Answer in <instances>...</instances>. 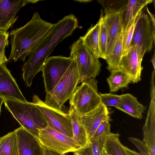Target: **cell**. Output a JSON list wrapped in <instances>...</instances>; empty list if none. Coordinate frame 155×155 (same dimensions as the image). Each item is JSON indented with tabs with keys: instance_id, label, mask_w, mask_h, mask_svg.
Listing matches in <instances>:
<instances>
[{
	"instance_id": "8",
	"label": "cell",
	"mask_w": 155,
	"mask_h": 155,
	"mask_svg": "<svg viewBox=\"0 0 155 155\" xmlns=\"http://www.w3.org/2000/svg\"><path fill=\"white\" fill-rule=\"evenodd\" d=\"M73 59L61 56L48 57L42 68L46 94L49 93L58 83L70 65Z\"/></svg>"
},
{
	"instance_id": "10",
	"label": "cell",
	"mask_w": 155,
	"mask_h": 155,
	"mask_svg": "<svg viewBox=\"0 0 155 155\" xmlns=\"http://www.w3.org/2000/svg\"><path fill=\"white\" fill-rule=\"evenodd\" d=\"M33 103L41 111L47 122L60 132L73 138L71 119L68 113L48 106L36 95L33 96Z\"/></svg>"
},
{
	"instance_id": "7",
	"label": "cell",
	"mask_w": 155,
	"mask_h": 155,
	"mask_svg": "<svg viewBox=\"0 0 155 155\" xmlns=\"http://www.w3.org/2000/svg\"><path fill=\"white\" fill-rule=\"evenodd\" d=\"M36 137L43 148L63 154L81 148L73 138L60 132L48 122L45 128L38 130Z\"/></svg>"
},
{
	"instance_id": "41",
	"label": "cell",
	"mask_w": 155,
	"mask_h": 155,
	"mask_svg": "<svg viewBox=\"0 0 155 155\" xmlns=\"http://www.w3.org/2000/svg\"><path fill=\"white\" fill-rule=\"evenodd\" d=\"M102 155H108L106 151L104 148V149L103 150Z\"/></svg>"
},
{
	"instance_id": "23",
	"label": "cell",
	"mask_w": 155,
	"mask_h": 155,
	"mask_svg": "<svg viewBox=\"0 0 155 155\" xmlns=\"http://www.w3.org/2000/svg\"><path fill=\"white\" fill-rule=\"evenodd\" d=\"M0 155H18L17 140L15 130L0 137Z\"/></svg>"
},
{
	"instance_id": "19",
	"label": "cell",
	"mask_w": 155,
	"mask_h": 155,
	"mask_svg": "<svg viewBox=\"0 0 155 155\" xmlns=\"http://www.w3.org/2000/svg\"><path fill=\"white\" fill-rule=\"evenodd\" d=\"M68 113L71 119L73 139L81 148L87 147L90 143L91 140L82 123L80 116L71 107Z\"/></svg>"
},
{
	"instance_id": "12",
	"label": "cell",
	"mask_w": 155,
	"mask_h": 155,
	"mask_svg": "<svg viewBox=\"0 0 155 155\" xmlns=\"http://www.w3.org/2000/svg\"><path fill=\"white\" fill-rule=\"evenodd\" d=\"M38 0H0V31L7 32L18 18V12L28 3H36Z\"/></svg>"
},
{
	"instance_id": "35",
	"label": "cell",
	"mask_w": 155,
	"mask_h": 155,
	"mask_svg": "<svg viewBox=\"0 0 155 155\" xmlns=\"http://www.w3.org/2000/svg\"><path fill=\"white\" fill-rule=\"evenodd\" d=\"M42 155H65L62 153L51 150L43 148Z\"/></svg>"
},
{
	"instance_id": "4",
	"label": "cell",
	"mask_w": 155,
	"mask_h": 155,
	"mask_svg": "<svg viewBox=\"0 0 155 155\" xmlns=\"http://www.w3.org/2000/svg\"><path fill=\"white\" fill-rule=\"evenodd\" d=\"M78 84V75L75 61L72 62L53 89L46 94L45 103L54 108L61 110L63 104L69 99Z\"/></svg>"
},
{
	"instance_id": "37",
	"label": "cell",
	"mask_w": 155,
	"mask_h": 155,
	"mask_svg": "<svg viewBox=\"0 0 155 155\" xmlns=\"http://www.w3.org/2000/svg\"><path fill=\"white\" fill-rule=\"evenodd\" d=\"M146 10L147 12L148 13L150 17V20L152 22V25L153 26V28L154 30H155V18H154V15L153 14L151 13L149 10L148 8L147 7Z\"/></svg>"
},
{
	"instance_id": "16",
	"label": "cell",
	"mask_w": 155,
	"mask_h": 155,
	"mask_svg": "<svg viewBox=\"0 0 155 155\" xmlns=\"http://www.w3.org/2000/svg\"><path fill=\"white\" fill-rule=\"evenodd\" d=\"M109 114L107 106L101 103L94 109L80 116L82 123L90 139L103 121L110 119Z\"/></svg>"
},
{
	"instance_id": "20",
	"label": "cell",
	"mask_w": 155,
	"mask_h": 155,
	"mask_svg": "<svg viewBox=\"0 0 155 155\" xmlns=\"http://www.w3.org/2000/svg\"><path fill=\"white\" fill-rule=\"evenodd\" d=\"M101 19L94 26L91 27L83 36L80 38L83 45L94 55L99 58L101 53L99 46V32Z\"/></svg>"
},
{
	"instance_id": "25",
	"label": "cell",
	"mask_w": 155,
	"mask_h": 155,
	"mask_svg": "<svg viewBox=\"0 0 155 155\" xmlns=\"http://www.w3.org/2000/svg\"><path fill=\"white\" fill-rule=\"evenodd\" d=\"M118 133L110 134L107 137L104 148L108 155H129L120 141Z\"/></svg>"
},
{
	"instance_id": "9",
	"label": "cell",
	"mask_w": 155,
	"mask_h": 155,
	"mask_svg": "<svg viewBox=\"0 0 155 155\" xmlns=\"http://www.w3.org/2000/svg\"><path fill=\"white\" fill-rule=\"evenodd\" d=\"M155 31L150 19L143 12L136 23L130 45L136 48L142 58L145 53L153 48Z\"/></svg>"
},
{
	"instance_id": "34",
	"label": "cell",
	"mask_w": 155,
	"mask_h": 155,
	"mask_svg": "<svg viewBox=\"0 0 155 155\" xmlns=\"http://www.w3.org/2000/svg\"><path fill=\"white\" fill-rule=\"evenodd\" d=\"M155 70L152 71L150 81V96L151 101H155V86L154 83Z\"/></svg>"
},
{
	"instance_id": "39",
	"label": "cell",
	"mask_w": 155,
	"mask_h": 155,
	"mask_svg": "<svg viewBox=\"0 0 155 155\" xmlns=\"http://www.w3.org/2000/svg\"><path fill=\"white\" fill-rule=\"evenodd\" d=\"M151 63H152V65L153 66L154 69L155 70V52H154V54L153 55L151 60H150Z\"/></svg>"
},
{
	"instance_id": "13",
	"label": "cell",
	"mask_w": 155,
	"mask_h": 155,
	"mask_svg": "<svg viewBox=\"0 0 155 155\" xmlns=\"http://www.w3.org/2000/svg\"><path fill=\"white\" fill-rule=\"evenodd\" d=\"M16 133L18 155H42L43 148L36 137L21 126Z\"/></svg>"
},
{
	"instance_id": "2",
	"label": "cell",
	"mask_w": 155,
	"mask_h": 155,
	"mask_svg": "<svg viewBox=\"0 0 155 155\" xmlns=\"http://www.w3.org/2000/svg\"><path fill=\"white\" fill-rule=\"evenodd\" d=\"M43 20L35 12L25 25L11 31V49L8 62L25 61L26 58L42 41L53 25Z\"/></svg>"
},
{
	"instance_id": "17",
	"label": "cell",
	"mask_w": 155,
	"mask_h": 155,
	"mask_svg": "<svg viewBox=\"0 0 155 155\" xmlns=\"http://www.w3.org/2000/svg\"><path fill=\"white\" fill-rule=\"evenodd\" d=\"M143 142L152 155H155V101H150L143 128Z\"/></svg>"
},
{
	"instance_id": "38",
	"label": "cell",
	"mask_w": 155,
	"mask_h": 155,
	"mask_svg": "<svg viewBox=\"0 0 155 155\" xmlns=\"http://www.w3.org/2000/svg\"><path fill=\"white\" fill-rule=\"evenodd\" d=\"M124 148L129 155H142L140 153L130 150L126 146H124Z\"/></svg>"
},
{
	"instance_id": "1",
	"label": "cell",
	"mask_w": 155,
	"mask_h": 155,
	"mask_svg": "<svg viewBox=\"0 0 155 155\" xmlns=\"http://www.w3.org/2000/svg\"><path fill=\"white\" fill-rule=\"evenodd\" d=\"M78 25V20L73 14L64 16L53 24L22 67V78L27 87L31 86L34 77L41 71L45 61L56 46L71 35Z\"/></svg>"
},
{
	"instance_id": "26",
	"label": "cell",
	"mask_w": 155,
	"mask_h": 155,
	"mask_svg": "<svg viewBox=\"0 0 155 155\" xmlns=\"http://www.w3.org/2000/svg\"><path fill=\"white\" fill-rule=\"evenodd\" d=\"M107 137L90 139L91 143L89 145L74 151L73 155H102Z\"/></svg>"
},
{
	"instance_id": "3",
	"label": "cell",
	"mask_w": 155,
	"mask_h": 155,
	"mask_svg": "<svg viewBox=\"0 0 155 155\" xmlns=\"http://www.w3.org/2000/svg\"><path fill=\"white\" fill-rule=\"evenodd\" d=\"M2 97L5 108L21 126L36 137L38 129L47 126L48 122L34 103Z\"/></svg>"
},
{
	"instance_id": "27",
	"label": "cell",
	"mask_w": 155,
	"mask_h": 155,
	"mask_svg": "<svg viewBox=\"0 0 155 155\" xmlns=\"http://www.w3.org/2000/svg\"><path fill=\"white\" fill-rule=\"evenodd\" d=\"M143 13L142 10L132 19L122 32V56L127 54L130 46L135 25Z\"/></svg>"
},
{
	"instance_id": "28",
	"label": "cell",
	"mask_w": 155,
	"mask_h": 155,
	"mask_svg": "<svg viewBox=\"0 0 155 155\" xmlns=\"http://www.w3.org/2000/svg\"><path fill=\"white\" fill-rule=\"evenodd\" d=\"M128 0H102L98 2L103 7L105 14L120 12L127 4Z\"/></svg>"
},
{
	"instance_id": "11",
	"label": "cell",
	"mask_w": 155,
	"mask_h": 155,
	"mask_svg": "<svg viewBox=\"0 0 155 155\" xmlns=\"http://www.w3.org/2000/svg\"><path fill=\"white\" fill-rule=\"evenodd\" d=\"M143 58L136 48L130 46L127 54L122 56L120 61L119 70L128 76L134 84L137 83L141 80Z\"/></svg>"
},
{
	"instance_id": "14",
	"label": "cell",
	"mask_w": 155,
	"mask_h": 155,
	"mask_svg": "<svg viewBox=\"0 0 155 155\" xmlns=\"http://www.w3.org/2000/svg\"><path fill=\"white\" fill-rule=\"evenodd\" d=\"M7 63L0 65V97L27 101L7 68Z\"/></svg>"
},
{
	"instance_id": "21",
	"label": "cell",
	"mask_w": 155,
	"mask_h": 155,
	"mask_svg": "<svg viewBox=\"0 0 155 155\" xmlns=\"http://www.w3.org/2000/svg\"><path fill=\"white\" fill-rule=\"evenodd\" d=\"M153 1L152 0H128L125 7L121 12L122 32L132 19L144 7Z\"/></svg>"
},
{
	"instance_id": "5",
	"label": "cell",
	"mask_w": 155,
	"mask_h": 155,
	"mask_svg": "<svg viewBox=\"0 0 155 155\" xmlns=\"http://www.w3.org/2000/svg\"><path fill=\"white\" fill-rule=\"evenodd\" d=\"M70 56L76 62L78 75V84L99 74L101 64L99 58L83 44L80 38L71 45Z\"/></svg>"
},
{
	"instance_id": "22",
	"label": "cell",
	"mask_w": 155,
	"mask_h": 155,
	"mask_svg": "<svg viewBox=\"0 0 155 155\" xmlns=\"http://www.w3.org/2000/svg\"><path fill=\"white\" fill-rule=\"evenodd\" d=\"M107 81L111 92H116L121 88H126L131 82L129 76L119 70L111 72Z\"/></svg>"
},
{
	"instance_id": "40",
	"label": "cell",
	"mask_w": 155,
	"mask_h": 155,
	"mask_svg": "<svg viewBox=\"0 0 155 155\" xmlns=\"http://www.w3.org/2000/svg\"><path fill=\"white\" fill-rule=\"evenodd\" d=\"M4 102V100L2 97H0V115L1 112V106L2 103Z\"/></svg>"
},
{
	"instance_id": "18",
	"label": "cell",
	"mask_w": 155,
	"mask_h": 155,
	"mask_svg": "<svg viewBox=\"0 0 155 155\" xmlns=\"http://www.w3.org/2000/svg\"><path fill=\"white\" fill-rule=\"evenodd\" d=\"M121 101L115 107L132 117L142 119L146 107L138 101L136 97L129 93L120 95Z\"/></svg>"
},
{
	"instance_id": "15",
	"label": "cell",
	"mask_w": 155,
	"mask_h": 155,
	"mask_svg": "<svg viewBox=\"0 0 155 155\" xmlns=\"http://www.w3.org/2000/svg\"><path fill=\"white\" fill-rule=\"evenodd\" d=\"M121 12L107 13L103 17L107 36L106 59L112 51L118 36L122 32Z\"/></svg>"
},
{
	"instance_id": "31",
	"label": "cell",
	"mask_w": 155,
	"mask_h": 155,
	"mask_svg": "<svg viewBox=\"0 0 155 155\" xmlns=\"http://www.w3.org/2000/svg\"><path fill=\"white\" fill-rule=\"evenodd\" d=\"M110 119H107L103 121L100 124L91 139H96L98 138L107 137L111 133Z\"/></svg>"
},
{
	"instance_id": "6",
	"label": "cell",
	"mask_w": 155,
	"mask_h": 155,
	"mask_svg": "<svg viewBox=\"0 0 155 155\" xmlns=\"http://www.w3.org/2000/svg\"><path fill=\"white\" fill-rule=\"evenodd\" d=\"M97 84L95 78L83 81L77 87L69 99L70 107L80 116L92 110L101 103Z\"/></svg>"
},
{
	"instance_id": "36",
	"label": "cell",
	"mask_w": 155,
	"mask_h": 155,
	"mask_svg": "<svg viewBox=\"0 0 155 155\" xmlns=\"http://www.w3.org/2000/svg\"><path fill=\"white\" fill-rule=\"evenodd\" d=\"M5 49H4L0 51V65L8 62L5 55Z\"/></svg>"
},
{
	"instance_id": "24",
	"label": "cell",
	"mask_w": 155,
	"mask_h": 155,
	"mask_svg": "<svg viewBox=\"0 0 155 155\" xmlns=\"http://www.w3.org/2000/svg\"><path fill=\"white\" fill-rule=\"evenodd\" d=\"M122 32L118 36L112 51L105 60L107 64V68L110 73L119 70V64L122 56Z\"/></svg>"
},
{
	"instance_id": "29",
	"label": "cell",
	"mask_w": 155,
	"mask_h": 155,
	"mask_svg": "<svg viewBox=\"0 0 155 155\" xmlns=\"http://www.w3.org/2000/svg\"><path fill=\"white\" fill-rule=\"evenodd\" d=\"M103 12L102 10L100 17L101 22L99 32V46L101 53L100 58L105 60L107 36L106 30L103 20Z\"/></svg>"
},
{
	"instance_id": "33",
	"label": "cell",
	"mask_w": 155,
	"mask_h": 155,
	"mask_svg": "<svg viewBox=\"0 0 155 155\" xmlns=\"http://www.w3.org/2000/svg\"><path fill=\"white\" fill-rule=\"evenodd\" d=\"M9 32H5L0 31V51L8 46Z\"/></svg>"
},
{
	"instance_id": "32",
	"label": "cell",
	"mask_w": 155,
	"mask_h": 155,
	"mask_svg": "<svg viewBox=\"0 0 155 155\" xmlns=\"http://www.w3.org/2000/svg\"><path fill=\"white\" fill-rule=\"evenodd\" d=\"M128 139L139 150L142 155H152L148 148L143 141L134 137H129Z\"/></svg>"
},
{
	"instance_id": "30",
	"label": "cell",
	"mask_w": 155,
	"mask_h": 155,
	"mask_svg": "<svg viewBox=\"0 0 155 155\" xmlns=\"http://www.w3.org/2000/svg\"><path fill=\"white\" fill-rule=\"evenodd\" d=\"M101 102L104 105L116 107L121 102L120 95L112 94L111 93L102 94L99 93Z\"/></svg>"
}]
</instances>
